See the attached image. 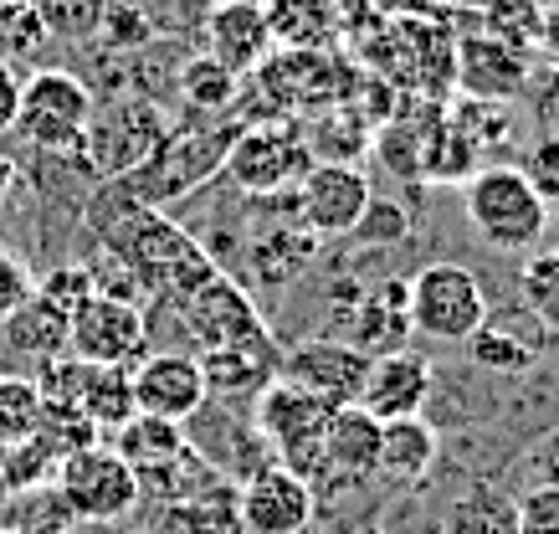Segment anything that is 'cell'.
Segmentation results:
<instances>
[{"mask_svg":"<svg viewBox=\"0 0 559 534\" xmlns=\"http://www.w3.org/2000/svg\"><path fill=\"white\" fill-rule=\"evenodd\" d=\"M87 226L98 232V241L134 273L139 288L159 294V304H186L195 288H205L221 273L216 258L205 252V241H195L186 226H175L165 211L134 201L119 180L87 201Z\"/></svg>","mask_w":559,"mask_h":534,"instance_id":"6da1fadb","label":"cell"},{"mask_svg":"<svg viewBox=\"0 0 559 534\" xmlns=\"http://www.w3.org/2000/svg\"><path fill=\"white\" fill-rule=\"evenodd\" d=\"M241 129H247V119H237V114H231V119H216V123H190V129H175L170 123V134L154 150L150 165L134 175H123L119 186L154 211L170 206V201L190 195V190H201L211 175L226 170V155H231V144H237Z\"/></svg>","mask_w":559,"mask_h":534,"instance_id":"7a4b0ae2","label":"cell"},{"mask_svg":"<svg viewBox=\"0 0 559 534\" xmlns=\"http://www.w3.org/2000/svg\"><path fill=\"white\" fill-rule=\"evenodd\" d=\"M467 222L492 252H534L549 232V206L519 165H483L467 180Z\"/></svg>","mask_w":559,"mask_h":534,"instance_id":"3957f363","label":"cell"},{"mask_svg":"<svg viewBox=\"0 0 559 534\" xmlns=\"http://www.w3.org/2000/svg\"><path fill=\"white\" fill-rule=\"evenodd\" d=\"M319 159L308 150L304 123L298 119H267V123H247L226 155V180L247 195H283V190H298L304 175L313 170Z\"/></svg>","mask_w":559,"mask_h":534,"instance_id":"277c9868","label":"cell"},{"mask_svg":"<svg viewBox=\"0 0 559 534\" xmlns=\"http://www.w3.org/2000/svg\"><path fill=\"white\" fill-rule=\"evenodd\" d=\"M87 123H93V93L83 78L62 68H41L21 78V119L16 129L47 155H83Z\"/></svg>","mask_w":559,"mask_h":534,"instance_id":"5b68a950","label":"cell"},{"mask_svg":"<svg viewBox=\"0 0 559 534\" xmlns=\"http://www.w3.org/2000/svg\"><path fill=\"white\" fill-rule=\"evenodd\" d=\"M483 324H488V298L467 268L431 262L411 277V329H421L426 340L467 345Z\"/></svg>","mask_w":559,"mask_h":534,"instance_id":"8992f818","label":"cell"},{"mask_svg":"<svg viewBox=\"0 0 559 534\" xmlns=\"http://www.w3.org/2000/svg\"><path fill=\"white\" fill-rule=\"evenodd\" d=\"M57 494L72 509V519L108 524L139 503V473L114 448H87L57 467Z\"/></svg>","mask_w":559,"mask_h":534,"instance_id":"52a82bcc","label":"cell"},{"mask_svg":"<svg viewBox=\"0 0 559 534\" xmlns=\"http://www.w3.org/2000/svg\"><path fill=\"white\" fill-rule=\"evenodd\" d=\"M68 355L87 365H139L150 355V319L139 304L93 294L68 313Z\"/></svg>","mask_w":559,"mask_h":534,"instance_id":"ba28073f","label":"cell"},{"mask_svg":"<svg viewBox=\"0 0 559 534\" xmlns=\"http://www.w3.org/2000/svg\"><path fill=\"white\" fill-rule=\"evenodd\" d=\"M170 134V119L159 114L144 98H129V104H114L98 123H87V144L83 155L98 165L108 180H123V175L144 170L154 159V150Z\"/></svg>","mask_w":559,"mask_h":534,"instance_id":"9c48e42d","label":"cell"},{"mask_svg":"<svg viewBox=\"0 0 559 534\" xmlns=\"http://www.w3.org/2000/svg\"><path fill=\"white\" fill-rule=\"evenodd\" d=\"M283 380L313 391L329 406H359V391L370 380V355L355 349L349 340H304L283 355Z\"/></svg>","mask_w":559,"mask_h":534,"instance_id":"30bf717a","label":"cell"},{"mask_svg":"<svg viewBox=\"0 0 559 534\" xmlns=\"http://www.w3.org/2000/svg\"><path fill=\"white\" fill-rule=\"evenodd\" d=\"M129 380H134V406L144 416H165V422H180V427H186L190 416L205 406L201 360L186 355V349L144 355V360L129 370Z\"/></svg>","mask_w":559,"mask_h":534,"instance_id":"8fae6325","label":"cell"},{"mask_svg":"<svg viewBox=\"0 0 559 534\" xmlns=\"http://www.w3.org/2000/svg\"><path fill=\"white\" fill-rule=\"evenodd\" d=\"M370 201V175L359 165H313L298 186V211L313 237H349Z\"/></svg>","mask_w":559,"mask_h":534,"instance_id":"7c38bea8","label":"cell"},{"mask_svg":"<svg viewBox=\"0 0 559 534\" xmlns=\"http://www.w3.org/2000/svg\"><path fill=\"white\" fill-rule=\"evenodd\" d=\"M313 519V483L283 463L262 467L241 483V530L247 534H304Z\"/></svg>","mask_w":559,"mask_h":534,"instance_id":"4fadbf2b","label":"cell"},{"mask_svg":"<svg viewBox=\"0 0 559 534\" xmlns=\"http://www.w3.org/2000/svg\"><path fill=\"white\" fill-rule=\"evenodd\" d=\"M528 72H534V57L519 52V47H503L473 26V32L457 36V87L467 98H483V104H509L528 87Z\"/></svg>","mask_w":559,"mask_h":534,"instance_id":"5bb4252c","label":"cell"},{"mask_svg":"<svg viewBox=\"0 0 559 534\" xmlns=\"http://www.w3.org/2000/svg\"><path fill=\"white\" fill-rule=\"evenodd\" d=\"M431 396V360L416 349H395V355H374L370 380L359 391V406L374 422H401V416H421Z\"/></svg>","mask_w":559,"mask_h":534,"instance_id":"9a60e30c","label":"cell"},{"mask_svg":"<svg viewBox=\"0 0 559 534\" xmlns=\"http://www.w3.org/2000/svg\"><path fill=\"white\" fill-rule=\"evenodd\" d=\"M205 41H211V57L221 68L241 72H257L262 62L272 57V26H267V11L257 0H226L205 16Z\"/></svg>","mask_w":559,"mask_h":534,"instance_id":"2e32d148","label":"cell"},{"mask_svg":"<svg viewBox=\"0 0 559 534\" xmlns=\"http://www.w3.org/2000/svg\"><path fill=\"white\" fill-rule=\"evenodd\" d=\"M150 534H247L241 530V483H226L211 473L186 499L159 503Z\"/></svg>","mask_w":559,"mask_h":534,"instance_id":"e0dca14e","label":"cell"},{"mask_svg":"<svg viewBox=\"0 0 559 534\" xmlns=\"http://www.w3.org/2000/svg\"><path fill=\"white\" fill-rule=\"evenodd\" d=\"M406 334H411V283L385 277V283L359 294V309L349 319V345L374 360V355L406 349Z\"/></svg>","mask_w":559,"mask_h":534,"instance_id":"ac0fdd59","label":"cell"},{"mask_svg":"<svg viewBox=\"0 0 559 534\" xmlns=\"http://www.w3.org/2000/svg\"><path fill=\"white\" fill-rule=\"evenodd\" d=\"M323 458L340 478L380 473V422L365 406H334L323 422Z\"/></svg>","mask_w":559,"mask_h":534,"instance_id":"d6986e66","label":"cell"},{"mask_svg":"<svg viewBox=\"0 0 559 534\" xmlns=\"http://www.w3.org/2000/svg\"><path fill=\"white\" fill-rule=\"evenodd\" d=\"M0 349L36 365L68 355V313L51 309L41 294H32L11 319H0Z\"/></svg>","mask_w":559,"mask_h":534,"instance_id":"ffe728a7","label":"cell"},{"mask_svg":"<svg viewBox=\"0 0 559 534\" xmlns=\"http://www.w3.org/2000/svg\"><path fill=\"white\" fill-rule=\"evenodd\" d=\"M304 139L319 165H359L374 144V123L365 119L359 104H334V108H319L304 123Z\"/></svg>","mask_w":559,"mask_h":534,"instance_id":"44dd1931","label":"cell"},{"mask_svg":"<svg viewBox=\"0 0 559 534\" xmlns=\"http://www.w3.org/2000/svg\"><path fill=\"white\" fill-rule=\"evenodd\" d=\"M114 452H119L123 463L144 478V473H159V467L180 463V458L190 452V437H186V427H180V422L134 412L119 431H114Z\"/></svg>","mask_w":559,"mask_h":534,"instance_id":"7402d4cb","label":"cell"},{"mask_svg":"<svg viewBox=\"0 0 559 534\" xmlns=\"http://www.w3.org/2000/svg\"><path fill=\"white\" fill-rule=\"evenodd\" d=\"M319 258V237L308 226H277L252 247V277L262 288H293Z\"/></svg>","mask_w":559,"mask_h":534,"instance_id":"603a6c76","label":"cell"},{"mask_svg":"<svg viewBox=\"0 0 559 534\" xmlns=\"http://www.w3.org/2000/svg\"><path fill=\"white\" fill-rule=\"evenodd\" d=\"M205 376V396H247V391H262L267 376L283 365L277 349H205L195 355Z\"/></svg>","mask_w":559,"mask_h":534,"instance_id":"cb8c5ba5","label":"cell"},{"mask_svg":"<svg viewBox=\"0 0 559 534\" xmlns=\"http://www.w3.org/2000/svg\"><path fill=\"white\" fill-rule=\"evenodd\" d=\"M262 11H267L272 41H283V47H329L340 36L334 0H272Z\"/></svg>","mask_w":559,"mask_h":534,"instance_id":"d4e9b609","label":"cell"},{"mask_svg":"<svg viewBox=\"0 0 559 534\" xmlns=\"http://www.w3.org/2000/svg\"><path fill=\"white\" fill-rule=\"evenodd\" d=\"M437 463V427L426 416L380 422V473L390 478H416Z\"/></svg>","mask_w":559,"mask_h":534,"instance_id":"484cf974","label":"cell"},{"mask_svg":"<svg viewBox=\"0 0 559 534\" xmlns=\"http://www.w3.org/2000/svg\"><path fill=\"white\" fill-rule=\"evenodd\" d=\"M175 83H180V98H186L201 119H226V114L241 104V78L231 68H221L211 52L190 57Z\"/></svg>","mask_w":559,"mask_h":534,"instance_id":"4316f807","label":"cell"},{"mask_svg":"<svg viewBox=\"0 0 559 534\" xmlns=\"http://www.w3.org/2000/svg\"><path fill=\"white\" fill-rule=\"evenodd\" d=\"M441 534H519V509L498 488H467L441 514Z\"/></svg>","mask_w":559,"mask_h":534,"instance_id":"83f0119b","label":"cell"},{"mask_svg":"<svg viewBox=\"0 0 559 534\" xmlns=\"http://www.w3.org/2000/svg\"><path fill=\"white\" fill-rule=\"evenodd\" d=\"M134 380L123 365H93L87 376V391H83V416L93 422L98 431H119L129 416H134Z\"/></svg>","mask_w":559,"mask_h":534,"instance_id":"f1b7e54d","label":"cell"},{"mask_svg":"<svg viewBox=\"0 0 559 534\" xmlns=\"http://www.w3.org/2000/svg\"><path fill=\"white\" fill-rule=\"evenodd\" d=\"M539 26H544V5L539 0H488L477 11V32L503 41V47H519V52H539Z\"/></svg>","mask_w":559,"mask_h":534,"instance_id":"f546056e","label":"cell"},{"mask_svg":"<svg viewBox=\"0 0 559 534\" xmlns=\"http://www.w3.org/2000/svg\"><path fill=\"white\" fill-rule=\"evenodd\" d=\"M41 26H47L51 41H93L103 32V16H108V0H32Z\"/></svg>","mask_w":559,"mask_h":534,"instance_id":"4dcf8cb0","label":"cell"},{"mask_svg":"<svg viewBox=\"0 0 559 534\" xmlns=\"http://www.w3.org/2000/svg\"><path fill=\"white\" fill-rule=\"evenodd\" d=\"M36 431H41V396H36V380L0 376V442L16 448V442H26Z\"/></svg>","mask_w":559,"mask_h":534,"instance_id":"1f68e13d","label":"cell"},{"mask_svg":"<svg viewBox=\"0 0 559 534\" xmlns=\"http://www.w3.org/2000/svg\"><path fill=\"white\" fill-rule=\"evenodd\" d=\"M452 123H457L462 134L473 139L477 155H488V150H509V139H513L509 104H483V98H467V104H457Z\"/></svg>","mask_w":559,"mask_h":534,"instance_id":"d6a6232c","label":"cell"},{"mask_svg":"<svg viewBox=\"0 0 559 534\" xmlns=\"http://www.w3.org/2000/svg\"><path fill=\"white\" fill-rule=\"evenodd\" d=\"M467 355H473V365L503 370V376H519V370H528V360H534V349H528L524 340H513L509 329H492V324H483L473 340H467Z\"/></svg>","mask_w":559,"mask_h":534,"instance_id":"836d02e7","label":"cell"},{"mask_svg":"<svg viewBox=\"0 0 559 534\" xmlns=\"http://www.w3.org/2000/svg\"><path fill=\"white\" fill-rule=\"evenodd\" d=\"M0 41H5L11 57H32L51 41L32 0H0Z\"/></svg>","mask_w":559,"mask_h":534,"instance_id":"e575fe53","label":"cell"},{"mask_svg":"<svg viewBox=\"0 0 559 534\" xmlns=\"http://www.w3.org/2000/svg\"><path fill=\"white\" fill-rule=\"evenodd\" d=\"M103 36H108V47H119V52L150 47V41H154V21H150V11H144V0H108Z\"/></svg>","mask_w":559,"mask_h":534,"instance_id":"d590c367","label":"cell"},{"mask_svg":"<svg viewBox=\"0 0 559 534\" xmlns=\"http://www.w3.org/2000/svg\"><path fill=\"white\" fill-rule=\"evenodd\" d=\"M349 237H355L359 247H401V241L411 237V216H406V206H395V201H380V195H374Z\"/></svg>","mask_w":559,"mask_h":534,"instance_id":"8d00e7d4","label":"cell"},{"mask_svg":"<svg viewBox=\"0 0 559 534\" xmlns=\"http://www.w3.org/2000/svg\"><path fill=\"white\" fill-rule=\"evenodd\" d=\"M524 298H528V309L539 313V319L559 324V247L555 252H534V258H528Z\"/></svg>","mask_w":559,"mask_h":534,"instance_id":"74e56055","label":"cell"},{"mask_svg":"<svg viewBox=\"0 0 559 534\" xmlns=\"http://www.w3.org/2000/svg\"><path fill=\"white\" fill-rule=\"evenodd\" d=\"M36 294L47 298L51 309H62V313H72L78 304H87V298L98 294V277L87 273V268H51L41 283H36Z\"/></svg>","mask_w":559,"mask_h":534,"instance_id":"f35d334b","label":"cell"},{"mask_svg":"<svg viewBox=\"0 0 559 534\" xmlns=\"http://www.w3.org/2000/svg\"><path fill=\"white\" fill-rule=\"evenodd\" d=\"M519 509V534H559V483H534L524 499H513Z\"/></svg>","mask_w":559,"mask_h":534,"instance_id":"ab89813d","label":"cell"},{"mask_svg":"<svg viewBox=\"0 0 559 534\" xmlns=\"http://www.w3.org/2000/svg\"><path fill=\"white\" fill-rule=\"evenodd\" d=\"M519 170H524V180L539 190V201L549 206L559 195V134H544L539 144H528V155Z\"/></svg>","mask_w":559,"mask_h":534,"instance_id":"60d3db41","label":"cell"},{"mask_svg":"<svg viewBox=\"0 0 559 534\" xmlns=\"http://www.w3.org/2000/svg\"><path fill=\"white\" fill-rule=\"evenodd\" d=\"M32 294H36V283H32V273H26V262L0 247V319H11Z\"/></svg>","mask_w":559,"mask_h":534,"instance_id":"b9f144b4","label":"cell"},{"mask_svg":"<svg viewBox=\"0 0 559 534\" xmlns=\"http://www.w3.org/2000/svg\"><path fill=\"white\" fill-rule=\"evenodd\" d=\"M16 119H21V78H16V68L0 57V134L16 129Z\"/></svg>","mask_w":559,"mask_h":534,"instance_id":"7bdbcfd3","label":"cell"},{"mask_svg":"<svg viewBox=\"0 0 559 534\" xmlns=\"http://www.w3.org/2000/svg\"><path fill=\"white\" fill-rule=\"evenodd\" d=\"M534 114H539V123H549V134H559V72H549L539 83V93H534Z\"/></svg>","mask_w":559,"mask_h":534,"instance_id":"ee69618b","label":"cell"},{"mask_svg":"<svg viewBox=\"0 0 559 534\" xmlns=\"http://www.w3.org/2000/svg\"><path fill=\"white\" fill-rule=\"evenodd\" d=\"M539 52L549 62H559V0L555 5H544V26H539Z\"/></svg>","mask_w":559,"mask_h":534,"instance_id":"f6af8a7d","label":"cell"},{"mask_svg":"<svg viewBox=\"0 0 559 534\" xmlns=\"http://www.w3.org/2000/svg\"><path fill=\"white\" fill-rule=\"evenodd\" d=\"M16 186V159H5L0 155V206H5V190Z\"/></svg>","mask_w":559,"mask_h":534,"instance_id":"bcb514c9","label":"cell"},{"mask_svg":"<svg viewBox=\"0 0 559 534\" xmlns=\"http://www.w3.org/2000/svg\"><path fill=\"white\" fill-rule=\"evenodd\" d=\"M549 226H559V195L549 201Z\"/></svg>","mask_w":559,"mask_h":534,"instance_id":"7dc6e473","label":"cell"},{"mask_svg":"<svg viewBox=\"0 0 559 534\" xmlns=\"http://www.w3.org/2000/svg\"><path fill=\"white\" fill-rule=\"evenodd\" d=\"M5 452H11V448H5V442H0V463H5Z\"/></svg>","mask_w":559,"mask_h":534,"instance_id":"c3c4849f","label":"cell"},{"mask_svg":"<svg viewBox=\"0 0 559 534\" xmlns=\"http://www.w3.org/2000/svg\"><path fill=\"white\" fill-rule=\"evenodd\" d=\"M374 5H395V0H374Z\"/></svg>","mask_w":559,"mask_h":534,"instance_id":"681fc988","label":"cell"},{"mask_svg":"<svg viewBox=\"0 0 559 534\" xmlns=\"http://www.w3.org/2000/svg\"><path fill=\"white\" fill-rule=\"evenodd\" d=\"M0 534H21V530H0Z\"/></svg>","mask_w":559,"mask_h":534,"instance_id":"f907efd6","label":"cell"},{"mask_svg":"<svg viewBox=\"0 0 559 534\" xmlns=\"http://www.w3.org/2000/svg\"><path fill=\"white\" fill-rule=\"evenodd\" d=\"M221 5H226V0H221Z\"/></svg>","mask_w":559,"mask_h":534,"instance_id":"816d5d0a","label":"cell"}]
</instances>
